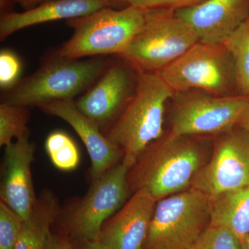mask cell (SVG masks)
<instances>
[{
	"label": "cell",
	"instance_id": "484cf974",
	"mask_svg": "<svg viewBox=\"0 0 249 249\" xmlns=\"http://www.w3.org/2000/svg\"><path fill=\"white\" fill-rule=\"evenodd\" d=\"M44 249H73L71 240L68 236L51 232Z\"/></svg>",
	"mask_w": 249,
	"mask_h": 249
},
{
	"label": "cell",
	"instance_id": "7402d4cb",
	"mask_svg": "<svg viewBox=\"0 0 249 249\" xmlns=\"http://www.w3.org/2000/svg\"><path fill=\"white\" fill-rule=\"evenodd\" d=\"M24 219L0 201V249H15Z\"/></svg>",
	"mask_w": 249,
	"mask_h": 249
},
{
	"label": "cell",
	"instance_id": "2e32d148",
	"mask_svg": "<svg viewBox=\"0 0 249 249\" xmlns=\"http://www.w3.org/2000/svg\"><path fill=\"white\" fill-rule=\"evenodd\" d=\"M109 6L103 0H52L20 13H7L0 18V38L42 23L83 17ZM110 7V6H109Z\"/></svg>",
	"mask_w": 249,
	"mask_h": 249
},
{
	"label": "cell",
	"instance_id": "cb8c5ba5",
	"mask_svg": "<svg viewBox=\"0 0 249 249\" xmlns=\"http://www.w3.org/2000/svg\"><path fill=\"white\" fill-rule=\"evenodd\" d=\"M22 65L19 56L9 49H2L0 53V88L3 90L13 89L19 83Z\"/></svg>",
	"mask_w": 249,
	"mask_h": 249
},
{
	"label": "cell",
	"instance_id": "52a82bcc",
	"mask_svg": "<svg viewBox=\"0 0 249 249\" xmlns=\"http://www.w3.org/2000/svg\"><path fill=\"white\" fill-rule=\"evenodd\" d=\"M210 225V198L190 188L157 201L142 249H191Z\"/></svg>",
	"mask_w": 249,
	"mask_h": 249
},
{
	"label": "cell",
	"instance_id": "3957f363",
	"mask_svg": "<svg viewBox=\"0 0 249 249\" xmlns=\"http://www.w3.org/2000/svg\"><path fill=\"white\" fill-rule=\"evenodd\" d=\"M109 66L102 58L80 60L56 53L30 76L19 81L4 102L29 107L73 100L97 81Z\"/></svg>",
	"mask_w": 249,
	"mask_h": 249
},
{
	"label": "cell",
	"instance_id": "603a6c76",
	"mask_svg": "<svg viewBox=\"0 0 249 249\" xmlns=\"http://www.w3.org/2000/svg\"><path fill=\"white\" fill-rule=\"evenodd\" d=\"M191 249H242V243L228 229L210 226Z\"/></svg>",
	"mask_w": 249,
	"mask_h": 249
},
{
	"label": "cell",
	"instance_id": "ba28073f",
	"mask_svg": "<svg viewBox=\"0 0 249 249\" xmlns=\"http://www.w3.org/2000/svg\"><path fill=\"white\" fill-rule=\"evenodd\" d=\"M157 73L175 93L199 90L229 96L236 90L233 61L224 45L199 41Z\"/></svg>",
	"mask_w": 249,
	"mask_h": 249
},
{
	"label": "cell",
	"instance_id": "83f0119b",
	"mask_svg": "<svg viewBox=\"0 0 249 249\" xmlns=\"http://www.w3.org/2000/svg\"><path fill=\"white\" fill-rule=\"evenodd\" d=\"M5 1V0H1V1ZM7 1L16 3L23 8L24 11H29V10L37 7L39 5L47 2V1H52V0H7Z\"/></svg>",
	"mask_w": 249,
	"mask_h": 249
},
{
	"label": "cell",
	"instance_id": "5b68a950",
	"mask_svg": "<svg viewBox=\"0 0 249 249\" xmlns=\"http://www.w3.org/2000/svg\"><path fill=\"white\" fill-rule=\"evenodd\" d=\"M144 11L143 27L119 56L138 71L157 73L186 53L199 38L175 10Z\"/></svg>",
	"mask_w": 249,
	"mask_h": 249
},
{
	"label": "cell",
	"instance_id": "7a4b0ae2",
	"mask_svg": "<svg viewBox=\"0 0 249 249\" xmlns=\"http://www.w3.org/2000/svg\"><path fill=\"white\" fill-rule=\"evenodd\" d=\"M173 90L158 73L139 71L132 99L106 134L130 169L147 147L163 137L165 105Z\"/></svg>",
	"mask_w": 249,
	"mask_h": 249
},
{
	"label": "cell",
	"instance_id": "4316f807",
	"mask_svg": "<svg viewBox=\"0 0 249 249\" xmlns=\"http://www.w3.org/2000/svg\"><path fill=\"white\" fill-rule=\"evenodd\" d=\"M71 240L73 249H109L98 240Z\"/></svg>",
	"mask_w": 249,
	"mask_h": 249
},
{
	"label": "cell",
	"instance_id": "d4e9b609",
	"mask_svg": "<svg viewBox=\"0 0 249 249\" xmlns=\"http://www.w3.org/2000/svg\"><path fill=\"white\" fill-rule=\"evenodd\" d=\"M205 0H128L129 5L142 10L168 9L178 10L199 4Z\"/></svg>",
	"mask_w": 249,
	"mask_h": 249
},
{
	"label": "cell",
	"instance_id": "e0dca14e",
	"mask_svg": "<svg viewBox=\"0 0 249 249\" xmlns=\"http://www.w3.org/2000/svg\"><path fill=\"white\" fill-rule=\"evenodd\" d=\"M210 200V226L228 229L242 243L249 233V185L220 193Z\"/></svg>",
	"mask_w": 249,
	"mask_h": 249
},
{
	"label": "cell",
	"instance_id": "30bf717a",
	"mask_svg": "<svg viewBox=\"0 0 249 249\" xmlns=\"http://www.w3.org/2000/svg\"><path fill=\"white\" fill-rule=\"evenodd\" d=\"M249 185V132L222 134L209 161L193 178L191 188L209 198Z\"/></svg>",
	"mask_w": 249,
	"mask_h": 249
},
{
	"label": "cell",
	"instance_id": "9c48e42d",
	"mask_svg": "<svg viewBox=\"0 0 249 249\" xmlns=\"http://www.w3.org/2000/svg\"><path fill=\"white\" fill-rule=\"evenodd\" d=\"M170 121L174 136L222 134L237 126L249 96H220L199 91L174 93Z\"/></svg>",
	"mask_w": 249,
	"mask_h": 249
},
{
	"label": "cell",
	"instance_id": "ac0fdd59",
	"mask_svg": "<svg viewBox=\"0 0 249 249\" xmlns=\"http://www.w3.org/2000/svg\"><path fill=\"white\" fill-rule=\"evenodd\" d=\"M61 209L53 192L49 189L41 192L30 216L23 223L15 249H44Z\"/></svg>",
	"mask_w": 249,
	"mask_h": 249
},
{
	"label": "cell",
	"instance_id": "9a60e30c",
	"mask_svg": "<svg viewBox=\"0 0 249 249\" xmlns=\"http://www.w3.org/2000/svg\"><path fill=\"white\" fill-rule=\"evenodd\" d=\"M157 201L138 190L103 224L97 240L109 249H142Z\"/></svg>",
	"mask_w": 249,
	"mask_h": 249
},
{
	"label": "cell",
	"instance_id": "277c9868",
	"mask_svg": "<svg viewBox=\"0 0 249 249\" xmlns=\"http://www.w3.org/2000/svg\"><path fill=\"white\" fill-rule=\"evenodd\" d=\"M145 11L132 5L121 9L103 8L92 14L67 20L73 30L57 54L67 58L120 55L145 24Z\"/></svg>",
	"mask_w": 249,
	"mask_h": 249
},
{
	"label": "cell",
	"instance_id": "8fae6325",
	"mask_svg": "<svg viewBox=\"0 0 249 249\" xmlns=\"http://www.w3.org/2000/svg\"><path fill=\"white\" fill-rule=\"evenodd\" d=\"M134 83L128 68L120 64L109 65L77 101V107L100 129L111 126L132 99L137 85Z\"/></svg>",
	"mask_w": 249,
	"mask_h": 249
},
{
	"label": "cell",
	"instance_id": "f1b7e54d",
	"mask_svg": "<svg viewBox=\"0 0 249 249\" xmlns=\"http://www.w3.org/2000/svg\"><path fill=\"white\" fill-rule=\"evenodd\" d=\"M237 126H239L240 128L249 132V103L241 116Z\"/></svg>",
	"mask_w": 249,
	"mask_h": 249
},
{
	"label": "cell",
	"instance_id": "44dd1931",
	"mask_svg": "<svg viewBox=\"0 0 249 249\" xmlns=\"http://www.w3.org/2000/svg\"><path fill=\"white\" fill-rule=\"evenodd\" d=\"M30 113L27 107L6 102L0 105V146L6 147L14 139L28 134L27 124Z\"/></svg>",
	"mask_w": 249,
	"mask_h": 249
},
{
	"label": "cell",
	"instance_id": "6da1fadb",
	"mask_svg": "<svg viewBox=\"0 0 249 249\" xmlns=\"http://www.w3.org/2000/svg\"><path fill=\"white\" fill-rule=\"evenodd\" d=\"M191 137H167L152 142L129 170V191L144 189L158 201L191 188L206 163L204 153Z\"/></svg>",
	"mask_w": 249,
	"mask_h": 249
},
{
	"label": "cell",
	"instance_id": "d6986e66",
	"mask_svg": "<svg viewBox=\"0 0 249 249\" xmlns=\"http://www.w3.org/2000/svg\"><path fill=\"white\" fill-rule=\"evenodd\" d=\"M224 45L233 61L236 90L249 96V16Z\"/></svg>",
	"mask_w": 249,
	"mask_h": 249
},
{
	"label": "cell",
	"instance_id": "ffe728a7",
	"mask_svg": "<svg viewBox=\"0 0 249 249\" xmlns=\"http://www.w3.org/2000/svg\"><path fill=\"white\" fill-rule=\"evenodd\" d=\"M45 150L52 164L61 171H72L79 165L78 147L65 132L58 130L49 134L46 139Z\"/></svg>",
	"mask_w": 249,
	"mask_h": 249
},
{
	"label": "cell",
	"instance_id": "5bb4252c",
	"mask_svg": "<svg viewBox=\"0 0 249 249\" xmlns=\"http://www.w3.org/2000/svg\"><path fill=\"white\" fill-rule=\"evenodd\" d=\"M38 107L49 115L60 118L76 131L91 160V182L122 161V150L103 134L97 124L78 109L73 100L54 101Z\"/></svg>",
	"mask_w": 249,
	"mask_h": 249
},
{
	"label": "cell",
	"instance_id": "8992f818",
	"mask_svg": "<svg viewBox=\"0 0 249 249\" xmlns=\"http://www.w3.org/2000/svg\"><path fill=\"white\" fill-rule=\"evenodd\" d=\"M122 161L91 182L84 196L61 209L55 222L71 240H97L103 224L128 200L127 174Z\"/></svg>",
	"mask_w": 249,
	"mask_h": 249
},
{
	"label": "cell",
	"instance_id": "4dcf8cb0",
	"mask_svg": "<svg viewBox=\"0 0 249 249\" xmlns=\"http://www.w3.org/2000/svg\"><path fill=\"white\" fill-rule=\"evenodd\" d=\"M242 249H249V233L242 242Z\"/></svg>",
	"mask_w": 249,
	"mask_h": 249
},
{
	"label": "cell",
	"instance_id": "f546056e",
	"mask_svg": "<svg viewBox=\"0 0 249 249\" xmlns=\"http://www.w3.org/2000/svg\"><path fill=\"white\" fill-rule=\"evenodd\" d=\"M110 7H119L121 6H128V0H103Z\"/></svg>",
	"mask_w": 249,
	"mask_h": 249
},
{
	"label": "cell",
	"instance_id": "4fadbf2b",
	"mask_svg": "<svg viewBox=\"0 0 249 249\" xmlns=\"http://www.w3.org/2000/svg\"><path fill=\"white\" fill-rule=\"evenodd\" d=\"M199 41L224 45L249 16V0H205L189 7L175 10Z\"/></svg>",
	"mask_w": 249,
	"mask_h": 249
},
{
	"label": "cell",
	"instance_id": "7c38bea8",
	"mask_svg": "<svg viewBox=\"0 0 249 249\" xmlns=\"http://www.w3.org/2000/svg\"><path fill=\"white\" fill-rule=\"evenodd\" d=\"M35 145L29 133L5 147L1 181V201L24 221L27 220L35 206L36 196L31 175Z\"/></svg>",
	"mask_w": 249,
	"mask_h": 249
}]
</instances>
